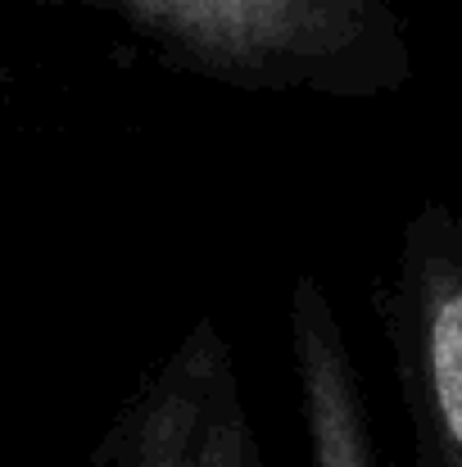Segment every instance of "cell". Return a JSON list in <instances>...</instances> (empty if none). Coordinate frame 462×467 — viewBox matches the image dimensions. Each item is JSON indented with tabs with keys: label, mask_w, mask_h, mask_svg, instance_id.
<instances>
[{
	"label": "cell",
	"mask_w": 462,
	"mask_h": 467,
	"mask_svg": "<svg viewBox=\"0 0 462 467\" xmlns=\"http://www.w3.org/2000/svg\"><path fill=\"white\" fill-rule=\"evenodd\" d=\"M96 467H263L231 340L195 317L123 400Z\"/></svg>",
	"instance_id": "3957f363"
},
{
	"label": "cell",
	"mask_w": 462,
	"mask_h": 467,
	"mask_svg": "<svg viewBox=\"0 0 462 467\" xmlns=\"http://www.w3.org/2000/svg\"><path fill=\"white\" fill-rule=\"evenodd\" d=\"M177 68L245 87L376 100L408 82V46L381 0H105Z\"/></svg>",
	"instance_id": "6da1fadb"
},
{
	"label": "cell",
	"mask_w": 462,
	"mask_h": 467,
	"mask_svg": "<svg viewBox=\"0 0 462 467\" xmlns=\"http://www.w3.org/2000/svg\"><path fill=\"white\" fill-rule=\"evenodd\" d=\"M381 327L408 413L413 467H462V204H422L395 245Z\"/></svg>",
	"instance_id": "7a4b0ae2"
},
{
	"label": "cell",
	"mask_w": 462,
	"mask_h": 467,
	"mask_svg": "<svg viewBox=\"0 0 462 467\" xmlns=\"http://www.w3.org/2000/svg\"><path fill=\"white\" fill-rule=\"evenodd\" d=\"M5 96H9V68L0 64V105H5Z\"/></svg>",
	"instance_id": "5b68a950"
},
{
	"label": "cell",
	"mask_w": 462,
	"mask_h": 467,
	"mask_svg": "<svg viewBox=\"0 0 462 467\" xmlns=\"http://www.w3.org/2000/svg\"><path fill=\"white\" fill-rule=\"evenodd\" d=\"M286 327H291V363H295L308 467H381L349 340L317 277L308 273L295 277Z\"/></svg>",
	"instance_id": "277c9868"
}]
</instances>
